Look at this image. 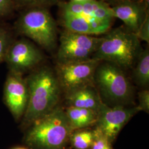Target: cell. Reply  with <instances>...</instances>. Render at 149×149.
<instances>
[{"instance_id": "cell-1", "label": "cell", "mask_w": 149, "mask_h": 149, "mask_svg": "<svg viewBox=\"0 0 149 149\" xmlns=\"http://www.w3.org/2000/svg\"><path fill=\"white\" fill-rule=\"evenodd\" d=\"M25 79L29 97L21 127L26 129L59 106L61 88L56 74L47 66H38Z\"/></svg>"}, {"instance_id": "cell-2", "label": "cell", "mask_w": 149, "mask_h": 149, "mask_svg": "<svg viewBox=\"0 0 149 149\" xmlns=\"http://www.w3.org/2000/svg\"><path fill=\"white\" fill-rule=\"evenodd\" d=\"M72 132L64 109L58 106L27 128L23 140L31 149H66Z\"/></svg>"}, {"instance_id": "cell-3", "label": "cell", "mask_w": 149, "mask_h": 149, "mask_svg": "<svg viewBox=\"0 0 149 149\" xmlns=\"http://www.w3.org/2000/svg\"><path fill=\"white\" fill-rule=\"evenodd\" d=\"M140 40L126 27L114 28L102 37L101 42L92 58L129 69L141 52Z\"/></svg>"}, {"instance_id": "cell-4", "label": "cell", "mask_w": 149, "mask_h": 149, "mask_svg": "<svg viewBox=\"0 0 149 149\" xmlns=\"http://www.w3.org/2000/svg\"><path fill=\"white\" fill-rule=\"evenodd\" d=\"M12 28L16 35L28 38L50 51L56 44L57 26L48 8H36L20 12Z\"/></svg>"}, {"instance_id": "cell-5", "label": "cell", "mask_w": 149, "mask_h": 149, "mask_svg": "<svg viewBox=\"0 0 149 149\" xmlns=\"http://www.w3.org/2000/svg\"><path fill=\"white\" fill-rule=\"evenodd\" d=\"M103 62L97 68L93 79L101 97L113 106L128 104L133 96L132 86L128 77L119 66Z\"/></svg>"}, {"instance_id": "cell-6", "label": "cell", "mask_w": 149, "mask_h": 149, "mask_svg": "<svg viewBox=\"0 0 149 149\" xmlns=\"http://www.w3.org/2000/svg\"><path fill=\"white\" fill-rule=\"evenodd\" d=\"M102 37L65 30L60 37L58 63L84 61L92 58L101 42Z\"/></svg>"}, {"instance_id": "cell-7", "label": "cell", "mask_w": 149, "mask_h": 149, "mask_svg": "<svg viewBox=\"0 0 149 149\" xmlns=\"http://www.w3.org/2000/svg\"><path fill=\"white\" fill-rule=\"evenodd\" d=\"M100 63L91 58L84 61L57 63L55 74L61 88L67 94L82 86L92 84Z\"/></svg>"}, {"instance_id": "cell-8", "label": "cell", "mask_w": 149, "mask_h": 149, "mask_svg": "<svg viewBox=\"0 0 149 149\" xmlns=\"http://www.w3.org/2000/svg\"><path fill=\"white\" fill-rule=\"evenodd\" d=\"M44 59L42 52L25 38L15 39L6 55L4 62L8 71L23 74L36 69Z\"/></svg>"}, {"instance_id": "cell-9", "label": "cell", "mask_w": 149, "mask_h": 149, "mask_svg": "<svg viewBox=\"0 0 149 149\" xmlns=\"http://www.w3.org/2000/svg\"><path fill=\"white\" fill-rule=\"evenodd\" d=\"M139 111L138 107L109 106L103 102L97 112L95 128L112 143L124 127Z\"/></svg>"}, {"instance_id": "cell-10", "label": "cell", "mask_w": 149, "mask_h": 149, "mask_svg": "<svg viewBox=\"0 0 149 149\" xmlns=\"http://www.w3.org/2000/svg\"><path fill=\"white\" fill-rule=\"evenodd\" d=\"M29 93L23 74L8 71L3 90V100L14 119H22L27 109Z\"/></svg>"}, {"instance_id": "cell-11", "label": "cell", "mask_w": 149, "mask_h": 149, "mask_svg": "<svg viewBox=\"0 0 149 149\" xmlns=\"http://www.w3.org/2000/svg\"><path fill=\"white\" fill-rule=\"evenodd\" d=\"M58 5L61 12L83 17L89 22L93 29L103 22L111 23L114 17L111 8L102 1L93 0L84 2H62Z\"/></svg>"}, {"instance_id": "cell-12", "label": "cell", "mask_w": 149, "mask_h": 149, "mask_svg": "<svg viewBox=\"0 0 149 149\" xmlns=\"http://www.w3.org/2000/svg\"><path fill=\"white\" fill-rule=\"evenodd\" d=\"M114 18L122 20L129 31L137 34L149 11L136 2H127L111 7Z\"/></svg>"}, {"instance_id": "cell-13", "label": "cell", "mask_w": 149, "mask_h": 149, "mask_svg": "<svg viewBox=\"0 0 149 149\" xmlns=\"http://www.w3.org/2000/svg\"><path fill=\"white\" fill-rule=\"evenodd\" d=\"M66 104L68 107L91 109L98 112L103 103L101 96L92 85L82 86L66 94Z\"/></svg>"}, {"instance_id": "cell-14", "label": "cell", "mask_w": 149, "mask_h": 149, "mask_svg": "<svg viewBox=\"0 0 149 149\" xmlns=\"http://www.w3.org/2000/svg\"><path fill=\"white\" fill-rule=\"evenodd\" d=\"M64 111L73 131L86 129L96 124L97 112L95 111L68 107L64 109Z\"/></svg>"}, {"instance_id": "cell-15", "label": "cell", "mask_w": 149, "mask_h": 149, "mask_svg": "<svg viewBox=\"0 0 149 149\" xmlns=\"http://www.w3.org/2000/svg\"><path fill=\"white\" fill-rule=\"evenodd\" d=\"M62 13L63 23L66 30L89 36L96 35L90 23L85 18L65 12Z\"/></svg>"}, {"instance_id": "cell-16", "label": "cell", "mask_w": 149, "mask_h": 149, "mask_svg": "<svg viewBox=\"0 0 149 149\" xmlns=\"http://www.w3.org/2000/svg\"><path fill=\"white\" fill-rule=\"evenodd\" d=\"M134 78L138 85L146 87L149 84V50H141L136 60L134 71Z\"/></svg>"}, {"instance_id": "cell-17", "label": "cell", "mask_w": 149, "mask_h": 149, "mask_svg": "<svg viewBox=\"0 0 149 149\" xmlns=\"http://www.w3.org/2000/svg\"><path fill=\"white\" fill-rule=\"evenodd\" d=\"M95 137V129L76 130L70 135L69 143L74 149H89Z\"/></svg>"}, {"instance_id": "cell-18", "label": "cell", "mask_w": 149, "mask_h": 149, "mask_svg": "<svg viewBox=\"0 0 149 149\" xmlns=\"http://www.w3.org/2000/svg\"><path fill=\"white\" fill-rule=\"evenodd\" d=\"M15 33L9 24L0 23V64L4 62L12 43L16 39Z\"/></svg>"}, {"instance_id": "cell-19", "label": "cell", "mask_w": 149, "mask_h": 149, "mask_svg": "<svg viewBox=\"0 0 149 149\" xmlns=\"http://www.w3.org/2000/svg\"><path fill=\"white\" fill-rule=\"evenodd\" d=\"M15 11H25L31 8L49 7L58 5L60 0H12Z\"/></svg>"}, {"instance_id": "cell-20", "label": "cell", "mask_w": 149, "mask_h": 149, "mask_svg": "<svg viewBox=\"0 0 149 149\" xmlns=\"http://www.w3.org/2000/svg\"><path fill=\"white\" fill-rule=\"evenodd\" d=\"M90 149H113L112 143L96 128L95 129V137Z\"/></svg>"}, {"instance_id": "cell-21", "label": "cell", "mask_w": 149, "mask_h": 149, "mask_svg": "<svg viewBox=\"0 0 149 149\" xmlns=\"http://www.w3.org/2000/svg\"><path fill=\"white\" fill-rule=\"evenodd\" d=\"M15 12L12 0H0V21L10 18Z\"/></svg>"}, {"instance_id": "cell-22", "label": "cell", "mask_w": 149, "mask_h": 149, "mask_svg": "<svg viewBox=\"0 0 149 149\" xmlns=\"http://www.w3.org/2000/svg\"><path fill=\"white\" fill-rule=\"evenodd\" d=\"M138 107L140 111H144L149 113V91L143 90L139 92Z\"/></svg>"}, {"instance_id": "cell-23", "label": "cell", "mask_w": 149, "mask_h": 149, "mask_svg": "<svg viewBox=\"0 0 149 149\" xmlns=\"http://www.w3.org/2000/svg\"><path fill=\"white\" fill-rule=\"evenodd\" d=\"M140 40L149 43V14L146 17L143 23L136 34Z\"/></svg>"}, {"instance_id": "cell-24", "label": "cell", "mask_w": 149, "mask_h": 149, "mask_svg": "<svg viewBox=\"0 0 149 149\" xmlns=\"http://www.w3.org/2000/svg\"><path fill=\"white\" fill-rule=\"evenodd\" d=\"M103 2L106 3L108 6H113L118 5L127 2H136L139 3L140 0H102Z\"/></svg>"}, {"instance_id": "cell-25", "label": "cell", "mask_w": 149, "mask_h": 149, "mask_svg": "<svg viewBox=\"0 0 149 149\" xmlns=\"http://www.w3.org/2000/svg\"><path fill=\"white\" fill-rule=\"evenodd\" d=\"M93 1V0H70L69 1L73 2L80 3V2H87V1Z\"/></svg>"}, {"instance_id": "cell-26", "label": "cell", "mask_w": 149, "mask_h": 149, "mask_svg": "<svg viewBox=\"0 0 149 149\" xmlns=\"http://www.w3.org/2000/svg\"><path fill=\"white\" fill-rule=\"evenodd\" d=\"M12 149H31L28 147H23V146H18V147H16Z\"/></svg>"}]
</instances>
